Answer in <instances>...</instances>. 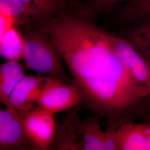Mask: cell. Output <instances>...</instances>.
<instances>
[{
    "label": "cell",
    "mask_w": 150,
    "mask_h": 150,
    "mask_svg": "<svg viewBox=\"0 0 150 150\" xmlns=\"http://www.w3.org/2000/svg\"><path fill=\"white\" fill-rule=\"evenodd\" d=\"M33 22L59 51L93 114L106 118L107 126L116 129L134 122L146 95L117 54L113 35L74 11Z\"/></svg>",
    "instance_id": "1"
},
{
    "label": "cell",
    "mask_w": 150,
    "mask_h": 150,
    "mask_svg": "<svg viewBox=\"0 0 150 150\" xmlns=\"http://www.w3.org/2000/svg\"><path fill=\"white\" fill-rule=\"evenodd\" d=\"M23 36L25 40L23 59L27 69L70 83L62 57L48 36L36 27Z\"/></svg>",
    "instance_id": "2"
},
{
    "label": "cell",
    "mask_w": 150,
    "mask_h": 150,
    "mask_svg": "<svg viewBox=\"0 0 150 150\" xmlns=\"http://www.w3.org/2000/svg\"><path fill=\"white\" fill-rule=\"evenodd\" d=\"M81 101L82 97L76 83L46 76L36 98L38 107L54 114L75 107Z\"/></svg>",
    "instance_id": "3"
},
{
    "label": "cell",
    "mask_w": 150,
    "mask_h": 150,
    "mask_svg": "<svg viewBox=\"0 0 150 150\" xmlns=\"http://www.w3.org/2000/svg\"><path fill=\"white\" fill-rule=\"evenodd\" d=\"M116 50L135 84L146 96L150 94V61L127 40L113 35Z\"/></svg>",
    "instance_id": "4"
},
{
    "label": "cell",
    "mask_w": 150,
    "mask_h": 150,
    "mask_svg": "<svg viewBox=\"0 0 150 150\" xmlns=\"http://www.w3.org/2000/svg\"><path fill=\"white\" fill-rule=\"evenodd\" d=\"M54 114L35 107L23 118L24 132L28 141L40 150H47L54 140L57 126Z\"/></svg>",
    "instance_id": "5"
},
{
    "label": "cell",
    "mask_w": 150,
    "mask_h": 150,
    "mask_svg": "<svg viewBox=\"0 0 150 150\" xmlns=\"http://www.w3.org/2000/svg\"><path fill=\"white\" fill-rule=\"evenodd\" d=\"M46 76L38 74L26 75L15 87L6 107L25 115L35 108L38 94Z\"/></svg>",
    "instance_id": "6"
},
{
    "label": "cell",
    "mask_w": 150,
    "mask_h": 150,
    "mask_svg": "<svg viewBox=\"0 0 150 150\" xmlns=\"http://www.w3.org/2000/svg\"><path fill=\"white\" fill-rule=\"evenodd\" d=\"M24 116L7 108L0 110V150L21 147L29 141L23 127Z\"/></svg>",
    "instance_id": "7"
},
{
    "label": "cell",
    "mask_w": 150,
    "mask_h": 150,
    "mask_svg": "<svg viewBox=\"0 0 150 150\" xmlns=\"http://www.w3.org/2000/svg\"><path fill=\"white\" fill-rule=\"evenodd\" d=\"M118 150H147L144 122L124 123L116 129Z\"/></svg>",
    "instance_id": "8"
},
{
    "label": "cell",
    "mask_w": 150,
    "mask_h": 150,
    "mask_svg": "<svg viewBox=\"0 0 150 150\" xmlns=\"http://www.w3.org/2000/svg\"><path fill=\"white\" fill-rule=\"evenodd\" d=\"M25 68L17 61H8L0 66V102L6 106L16 85L26 76Z\"/></svg>",
    "instance_id": "9"
},
{
    "label": "cell",
    "mask_w": 150,
    "mask_h": 150,
    "mask_svg": "<svg viewBox=\"0 0 150 150\" xmlns=\"http://www.w3.org/2000/svg\"><path fill=\"white\" fill-rule=\"evenodd\" d=\"M33 21L57 16L65 11L64 0H21Z\"/></svg>",
    "instance_id": "10"
},
{
    "label": "cell",
    "mask_w": 150,
    "mask_h": 150,
    "mask_svg": "<svg viewBox=\"0 0 150 150\" xmlns=\"http://www.w3.org/2000/svg\"><path fill=\"white\" fill-rule=\"evenodd\" d=\"M99 117L98 115L93 114L79 125L83 139L81 144L82 150H105L104 131L101 129Z\"/></svg>",
    "instance_id": "11"
},
{
    "label": "cell",
    "mask_w": 150,
    "mask_h": 150,
    "mask_svg": "<svg viewBox=\"0 0 150 150\" xmlns=\"http://www.w3.org/2000/svg\"><path fill=\"white\" fill-rule=\"evenodd\" d=\"M150 61V13L133 23L125 38Z\"/></svg>",
    "instance_id": "12"
},
{
    "label": "cell",
    "mask_w": 150,
    "mask_h": 150,
    "mask_svg": "<svg viewBox=\"0 0 150 150\" xmlns=\"http://www.w3.org/2000/svg\"><path fill=\"white\" fill-rule=\"evenodd\" d=\"M25 46V38L15 27L0 36V53L7 61L23 59Z\"/></svg>",
    "instance_id": "13"
},
{
    "label": "cell",
    "mask_w": 150,
    "mask_h": 150,
    "mask_svg": "<svg viewBox=\"0 0 150 150\" xmlns=\"http://www.w3.org/2000/svg\"><path fill=\"white\" fill-rule=\"evenodd\" d=\"M130 0H86L75 10V13L91 20L103 13L110 11L115 6Z\"/></svg>",
    "instance_id": "14"
},
{
    "label": "cell",
    "mask_w": 150,
    "mask_h": 150,
    "mask_svg": "<svg viewBox=\"0 0 150 150\" xmlns=\"http://www.w3.org/2000/svg\"><path fill=\"white\" fill-rule=\"evenodd\" d=\"M150 13V0H130L121 8L118 18L124 22H134Z\"/></svg>",
    "instance_id": "15"
},
{
    "label": "cell",
    "mask_w": 150,
    "mask_h": 150,
    "mask_svg": "<svg viewBox=\"0 0 150 150\" xmlns=\"http://www.w3.org/2000/svg\"><path fill=\"white\" fill-rule=\"evenodd\" d=\"M0 13L14 17L17 23L30 20L21 0H0Z\"/></svg>",
    "instance_id": "16"
},
{
    "label": "cell",
    "mask_w": 150,
    "mask_h": 150,
    "mask_svg": "<svg viewBox=\"0 0 150 150\" xmlns=\"http://www.w3.org/2000/svg\"><path fill=\"white\" fill-rule=\"evenodd\" d=\"M116 129H117L112 127L107 126L106 129L104 131L103 144L105 150H118Z\"/></svg>",
    "instance_id": "17"
},
{
    "label": "cell",
    "mask_w": 150,
    "mask_h": 150,
    "mask_svg": "<svg viewBox=\"0 0 150 150\" xmlns=\"http://www.w3.org/2000/svg\"><path fill=\"white\" fill-rule=\"evenodd\" d=\"M136 120L150 122V94L145 97L138 110Z\"/></svg>",
    "instance_id": "18"
},
{
    "label": "cell",
    "mask_w": 150,
    "mask_h": 150,
    "mask_svg": "<svg viewBox=\"0 0 150 150\" xmlns=\"http://www.w3.org/2000/svg\"><path fill=\"white\" fill-rule=\"evenodd\" d=\"M17 23V22L14 17L0 13V36L14 27Z\"/></svg>",
    "instance_id": "19"
},
{
    "label": "cell",
    "mask_w": 150,
    "mask_h": 150,
    "mask_svg": "<svg viewBox=\"0 0 150 150\" xmlns=\"http://www.w3.org/2000/svg\"><path fill=\"white\" fill-rule=\"evenodd\" d=\"M146 125V131L147 135V150H150V122H145Z\"/></svg>",
    "instance_id": "20"
}]
</instances>
